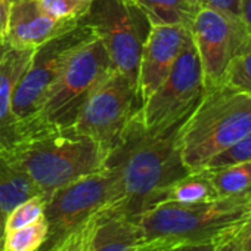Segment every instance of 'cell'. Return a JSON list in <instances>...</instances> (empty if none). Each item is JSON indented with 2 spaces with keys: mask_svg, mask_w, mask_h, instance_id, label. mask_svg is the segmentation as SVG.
Wrapping results in <instances>:
<instances>
[{
  "mask_svg": "<svg viewBox=\"0 0 251 251\" xmlns=\"http://www.w3.org/2000/svg\"><path fill=\"white\" fill-rule=\"evenodd\" d=\"M204 93L201 65L191 37L166 80L142 102L135 120L150 136L170 135L188 120Z\"/></svg>",
  "mask_w": 251,
  "mask_h": 251,
  "instance_id": "obj_6",
  "label": "cell"
},
{
  "mask_svg": "<svg viewBox=\"0 0 251 251\" xmlns=\"http://www.w3.org/2000/svg\"><path fill=\"white\" fill-rule=\"evenodd\" d=\"M11 3L12 0H0V34L5 37L9 23V14H11Z\"/></svg>",
  "mask_w": 251,
  "mask_h": 251,
  "instance_id": "obj_30",
  "label": "cell"
},
{
  "mask_svg": "<svg viewBox=\"0 0 251 251\" xmlns=\"http://www.w3.org/2000/svg\"><path fill=\"white\" fill-rule=\"evenodd\" d=\"M2 40H3V36H2V34H0V43H2Z\"/></svg>",
  "mask_w": 251,
  "mask_h": 251,
  "instance_id": "obj_35",
  "label": "cell"
},
{
  "mask_svg": "<svg viewBox=\"0 0 251 251\" xmlns=\"http://www.w3.org/2000/svg\"><path fill=\"white\" fill-rule=\"evenodd\" d=\"M118 200L117 175L109 166L58 188L45 198L48 235L40 251H48L74 227Z\"/></svg>",
  "mask_w": 251,
  "mask_h": 251,
  "instance_id": "obj_9",
  "label": "cell"
},
{
  "mask_svg": "<svg viewBox=\"0 0 251 251\" xmlns=\"http://www.w3.org/2000/svg\"><path fill=\"white\" fill-rule=\"evenodd\" d=\"M188 2H191V3H194V5H197V6H200V2H201V0H188Z\"/></svg>",
  "mask_w": 251,
  "mask_h": 251,
  "instance_id": "obj_33",
  "label": "cell"
},
{
  "mask_svg": "<svg viewBox=\"0 0 251 251\" xmlns=\"http://www.w3.org/2000/svg\"><path fill=\"white\" fill-rule=\"evenodd\" d=\"M227 241V239H226ZM225 241H208V242H166V241H144L138 251H216L217 247Z\"/></svg>",
  "mask_w": 251,
  "mask_h": 251,
  "instance_id": "obj_26",
  "label": "cell"
},
{
  "mask_svg": "<svg viewBox=\"0 0 251 251\" xmlns=\"http://www.w3.org/2000/svg\"><path fill=\"white\" fill-rule=\"evenodd\" d=\"M239 18L251 37V0H239Z\"/></svg>",
  "mask_w": 251,
  "mask_h": 251,
  "instance_id": "obj_29",
  "label": "cell"
},
{
  "mask_svg": "<svg viewBox=\"0 0 251 251\" xmlns=\"http://www.w3.org/2000/svg\"><path fill=\"white\" fill-rule=\"evenodd\" d=\"M207 173L217 197L239 195L251 191V160L217 169H201Z\"/></svg>",
  "mask_w": 251,
  "mask_h": 251,
  "instance_id": "obj_19",
  "label": "cell"
},
{
  "mask_svg": "<svg viewBox=\"0 0 251 251\" xmlns=\"http://www.w3.org/2000/svg\"><path fill=\"white\" fill-rule=\"evenodd\" d=\"M124 2H127V3H132V5H136V0H124Z\"/></svg>",
  "mask_w": 251,
  "mask_h": 251,
  "instance_id": "obj_34",
  "label": "cell"
},
{
  "mask_svg": "<svg viewBox=\"0 0 251 251\" xmlns=\"http://www.w3.org/2000/svg\"><path fill=\"white\" fill-rule=\"evenodd\" d=\"M96 229V214L74 227L48 251H95L93 238Z\"/></svg>",
  "mask_w": 251,
  "mask_h": 251,
  "instance_id": "obj_23",
  "label": "cell"
},
{
  "mask_svg": "<svg viewBox=\"0 0 251 251\" xmlns=\"http://www.w3.org/2000/svg\"><path fill=\"white\" fill-rule=\"evenodd\" d=\"M222 86L251 93V40L229 64Z\"/></svg>",
  "mask_w": 251,
  "mask_h": 251,
  "instance_id": "obj_21",
  "label": "cell"
},
{
  "mask_svg": "<svg viewBox=\"0 0 251 251\" xmlns=\"http://www.w3.org/2000/svg\"><path fill=\"white\" fill-rule=\"evenodd\" d=\"M150 25H175L191 30L200 6L188 0H136Z\"/></svg>",
  "mask_w": 251,
  "mask_h": 251,
  "instance_id": "obj_18",
  "label": "cell"
},
{
  "mask_svg": "<svg viewBox=\"0 0 251 251\" xmlns=\"http://www.w3.org/2000/svg\"><path fill=\"white\" fill-rule=\"evenodd\" d=\"M251 133V93L217 87L205 92L177 130L183 164L201 170L219 152Z\"/></svg>",
  "mask_w": 251,
  "mask_h": 251,
  "instance_id": "obj_4",
  "label": "cell"
},
{
  "mask_svg": "<svg viewBox=\"0 0 251 251\" xmlns=\"http://www.w3.org/2000/svg\"><path fill=\"white\" fill-rule=\"evenodd\" d=\"M78 24L55 20L43 11L39 0H12L8 30L3 39L15 48L36 50Z\"/></svg>",
  "mask_w": 251,
  "mask_h": 251,
  "instance_id": "obj_13",
  "label": "cell"
},
{
  "mask_svg": "<svg viewBox=\"0 0 251 251\" xmlns=\"http://www.w3.org/2000/svg\"><path fill=\"white\" fill-rule=\"evenodd\" d=\"M177 130L155 138L133 120L121 145L109 154L106 166L114 169L120 189L115 204L124 211L136 216L150 208L164 188L189 173L180 155Z\"/></svg>",
  "mask_w": 251,
  "mask_h": 251,
  "instance_id": "obj_1",
  "label": "cell"
},
{
  "mask_svg": "<svg viewBox=\"0 0 251 251\" xmlns=\"http://www.w3.org/2000/svg\"><path fill=\"white\" fill-rule=\"evenodd\" d=\"M43 214H45V197L39 194L20 202L8 213L5 219V233L27 226L43 217Z\"/></svg>",
  "mask_w": 251,
  "mask_h": 251,
  "instance_id": "obj_24",
  "label": "cell"
},
{
  "mask_svg": "<svg viewBox=\"0 0 251 251\" xmlns=\"http://www.w3.org/2000/svg\"><path fill=\"white\" fill-rule=\"evenodd\" d=\"M111 71L102 42L96 36L86 40L70 56L34 114L17 124V136L39 130L71 129L90 95Z\"/></svg>",
  "mask_w": 251,
  "mask_h": 251,
  "instance_id": "obj_5",
  "label": "cell"
},
{
  "mask_svg": "<svg viewBox=\"0 0 251 251\" xmlns=\"http://www.w3.org/2000/svg\"><path fill=\"white\" fill-rule=\"evenodd\" d=\"M141 105L138 87L111 71L90 95L71 129L93 139L109 157L124 141Z\"/></svg>",
  "mask_w": 251,
  "mask_h": 251,
  "instance_id": "obj_7",
  "label": "cell"
},
{
  "mask_svg": "<svg viewBox=\"0 0 251 251\" xmlns=\"http://www.w3.org/2000/svg\"><path fill=\"white\" fill-rule=\"evenodd\" d=\"M219 198L207 173L204 170L189 172L186 176L177 179L167 188H164L155 198L152 205L163 202L177 204H198ZM151 205V207H152Z\"/></svg>",
  "mask_w": 251,
  "mask_h": 251,
  "instance_id": "obj_17",
  "label": "cell"
},
{
  "mask_svg": "<svg viewBox=\"0 0 251 251\" xmlns=\"http://www.w3.org/2000/svg\"><path fill=\"white\" fill-rule=\"evenodd\" d=\"M191 37L201 65L204 90L222 86L232 59L251 40L241 18L200 6L191 25Z\"/></svg>",
  "mask_w": 251,
  "mask_h": 251,
  "instance_id": "obj_10",
  "label": "cell"
},
{
  "mask_svg": "<svg viewBox=\"0 0 251 251\" xmlns=\"http://www.w3.org/2000/svg\"><path fill=\"white\" fill-rule=\"evenodd\" d=\"M8 151L40 195L106 167L108 155L89 136L74 129H50L18 135Z\"/></svg>",
  "mask_w": 251,
  "mask_h": 251,
  "instance_id": "obj_2",
  "label": "cell"
},
{
  "mask_svg": "<svg viewBox=\"0 0 251 251\" xmlns=\"http://www.w3.org/2000/svg\"><path fill=\"white\" fill-rule=\"evenodd\" d=\"M235 242L239 251H251V220L235 235Z\"/></svg>",
  "mask_w": 251,
  "mask_h": 251,
  "instance_id": "obj_28",
  "label": "cell"
},
{
  "mask_svg": "<svg viewBox=\"0 0 251 251\" xmlns=\"http://www.w3.org/2000/svg\"><path fill=\"white\" fill-rule=\"evenodd\" d=\"M33 53L34 50L15 48L5 39L0 43V144L6 148L17 138V118L12 111L14 95Z\"/></svg>",
  "mask_w": 251,
  "mask_h": 251,
  "instance_id": "obj_14",
  "label": "cell"
},
{
  "mask_svg": "<svg viewBox=\"0 0 251 251\" xmlns=\"http://www.w3.org/2000/svg\"><path fill=\"white\" fill-rule=\"evenodd\" d=\"M92 2H93V0H92Z\"/></svg>",
  "mask_w": 251,
  "mask_h": 251,
  "instance_id": "obj_36",
  "label": "cell"
},
{
  "mask_svg": "<svg viewBox=\"0 0 251 251\" xmlns=\"http://www.w3.org/2000/svg\"><path fill=\"white\" fill-rule=\"evenodd\" d=\"M3 238H5V220L0 217V251L3 248Z\"/></svg>",
  "mask_w": 251,
  "mask_h": 251,
  "instance_id": "obj_32",
  "label": "cell"
},
{
  "mask_svg": "<svg viewBox=\"0 0 251 251\" xmlns=\"http://www.w3.org/2000/svg\"><path fill=\"white\" fill-rule=\"evenodd\" d=\"M144 238L133 214L115 202L96 213L95 251H138Z\"/></svg>",
  "mask_w": 251,
  "mask_h": 251,
  "instance_id": "obj_15",
  "label": "cell"
},
{
  "mask_svg": "<svg viewBox=\"0 0 251 251\" xmlns=\"http://www.w3.org/2000/svg\"><path fill=\"white\" fill-rule=\"evenodd\" d=\"M135 219L144 241H226L251 220V191L198 204L163 202L141 211Z\"/></svg>",
  "mask_w": 251,
  "mask_h": 251,
  "instance_id": "obj_3",
  "label": "cell"
},
{
  "mask_svg": "<svg viewBox=\"0 0 251 251\" xmlns=\"http://www.w3.org/2000/svg\"><path fill=\"white\" fill-rule=\"evenodd\" d=\"M216 251H239V250H238V245H236V242H235V236L230 238V239H227V241H225V242H222V244L217 247Z\"/></svg>",
  "mask_w": 251,
  "mask_h": 251,
  "instance_id": "obj_31",
  "label": "cell"
},
{
  "mask_svg": "<svg viewBox=\"0 0 251 251\" xmlns=\"http://www.w3.org/2000/svg\"><path fill=\"white\" fill-rule=\"evenodd\" d=\"M83 23L105 46L112 71L138 87L141 53L151 27L142 11L124 0H93Z\"/></svg>",
  "mask_w": 251,
  "mask_h": 251,
  "instance_id": "obj_8",
  "label": "cell"
},
{
  "mask_svg": "<svg viewBox=\"0 0 251 251\" xmlns=\"http://www.w3.org/2000/svg\"><path fill=\"white\" fill-rule=\"evenodd\" d=\"M189 39L191 31L183 27H150L141 53L138 73V92L141 102L148 99L166 80Z\"/></svg>",
  "mask_w": 251,
  "mask_h": 251,
  "instance_id": "obj_12",
  "label": "cell"
},
{
  "mask_svg": "<svg viewBox=\"0 0 251 251\" xmlns=\"http://www.w3.org/2000/svg\"><path fill=\"white\" fill-rule=\"evenodd\" d=\"M200 6L211 8L230 17L239 18V0H201Z\"/></svg>",
  "mask_w": 251,
  "mask_h": 251,
  "instance_id": "obj_27",
  "label": "cell"
},
{
  "mask_svg": "<svg viewBox=\"0 0 251 251\" xmlns=\"http://www.w3.org/2000/svg\"><path fill=\"white\" fill-rule=\"evenodd\" d=\"M95 33L83 21L65 34L42 45L33 53V58L21 77L12 102L17 124L34 114L50 84L56 80L70 56Z\"/></svg>",
  "mask_w": 251,
  "mask_h": 251,
  "instance_id": "obj_11",
  "label": "cell"
},
{
  "mask_svg": "<svg viewBox=\"0 0 251 251\" xmlns=\"http://www.w3.org/2000/svg\"><path fill=\"white\" fill-rule=\"evenodd\" d=\"M34 195L39 191L12 160L8 148L0 144V217L5 220L14 207Z\"/></svg>",
  "mask_w": 251,
  "mask_h": 251,
  "instance_id": "obj_16",
  "label": "cell"
},
{
  "mask_svg": "<svg viewBox=\"0 0 251 251\" xmlns=\"http://www.w3.org/2000/svg\"><path fill=\"white\" fill-rule=\"evenodd\" d=\"M48 235V223L45 217L6 232L3 238L2 251H40Z\"/></svg>",
  "mask_w": 251,
  "mask_h": 251,
  "instance_id": "obj_20",
  "label": "cell"
},
{
  "mask_svg": "<svg viewBox=\"0 0 251 251\" xmlns=\"http://www.w3.org/2000/svg\"><path fill=\"white\" fill-rule=\"evenodd\" d=\"M46 14L58 21L77 24L87 15L92 0H39Z\"/></svg>",
  "mask_w": 251,
  "mask_h": 251,
  "instance_id": "obj_22",
  "label": "cell"
},
{
  "mask_svg": "<svg viewBox=\"0 0 251 251\" xmlns=\"http://www.w3.org/2000/svg\"><path fill=\"white\" fill-rule=\"evenodd\" d=\"M251 160V133L230 145L229 148L223 150L217 155H214L204 169H217V167H226L233 166L239 163H245Z\"/></svg>",
  "mask_w": 251,
  "mask_h": 251,
  "instance_id": "obj_25",
  "label": "cell"
}]
</instances>
